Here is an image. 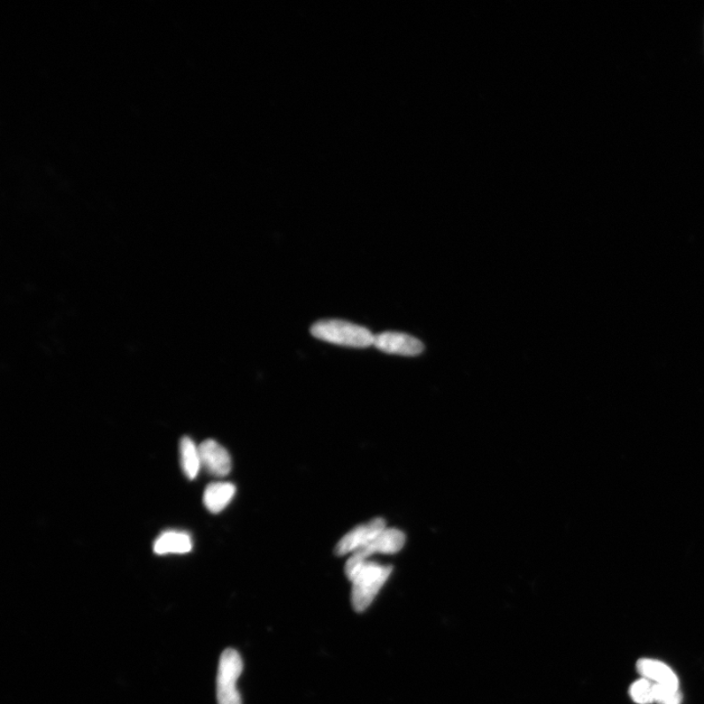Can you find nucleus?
<instances>
[{"label": "nucleus", "mask_w": 704, "mask_h": 704, "mask_svg": "<svg viewBox=\"0 0 704 704\" xmlns=\"http://www.w3.org/2000/svg\"><path fill=\"white\" fill-rule=\"evenodd\" d=\"M392 572L391 566L365 562L347 573L348 578L352 582V606L357 613H363L373 603Z\"/></svg>", "instance_id": "obj_1"}, {"label": "nucleus", "mask_w": 704, "mask_h": 704, "mask_svg": "<svg viewBox=\"0 0 704 704\" xmlns=\"http://www.w3.org/2000/svg\"><path fill=\"white\" fill-rule=\"evenodd\" d=\"M310 332L314 338L341 347L365 348L374 344L375 336L371 332L344 320L318 321L313 324Z\"/></svg>", "instance_id": "obj_2"}, {"label": "nucleus", "mask_w": 704, "mask_h": 704, "mask_svg": "<svg viewBox=\"0 0 704 704\" xmlns=\"http://www.w3.org/2000/svg\"><path fill=\"white\" fill-rule=\"evenodd\" d=\"M243 670V662L233 648L222 653L217 680L218 704H242L237 689V681Z\"/></svg>", "instance_id": "obj_3"}, {"label": "nucleus", "mask_w": 704, "mask_h": 704, "mask_svg": "<svg viewBox=\"0 0 704 704\" xmlns=\"http://www.w3.org/2000/svg\"><path fill=\"white\" fill-rule=\"evenodd\" d=\"M405 544V535L395 528H386L376 539L368 543L364 547L352 553L346 564V573L354 570L360 564L367 562L373 554H395L400 552Z\"/></svg>", "instance_id": "obj_4"}, {"label": "nucleus", "mask_w": 704, "mask_h": 704, "mask_svg": "<svg viewBox=\"0 0 704 704\" xmlns=\"http://www.w3.org/2000/svg\"><path fill=\"white\" fill-rule=\"evenodd\" d=\"M373 346L388 355L417 356L422 354L424 345L421 341L396 332H385L374 337Z\"/></svg>", "instance_id": "obj_5"}, {"label": "nucleus", "mask_w": 704, "mask_h": 704, "mask_svg": "<svg viewBox=\"0 0 704 704\" xmlns=\"http://www.w3.org/2000/svg\"><path fill=\"white\" fill-rule=\"evenodd\" d=\"M386 528V522L381 517L374 518L371 522L358 525L355 530L342 537L336 546V555H345L355 553L371 542Z\"/></svg>", "instance_id": "obj_6"}, {"label": "nucleus", "mask_w": 704, "mask_h": 704, "mask_svg": "<svg viewBox=\"0 0 704 704\" xmlns=\"http://www.w3.org/2000/svg\"><path fill=\"white\" fill-rule=\"evenodd\" d=\"M202 467L210 475L226 477L229 474L233 463L227 450L214 440H207L199 447Z\"/></svg>", "instance_id": "obj_7"}, {"label": "nucleus", "mask_w": 704, "mask_h": 704, "mask_svg": "<svg viewBox=\"0 0 704 704\" xmlns=\"http://www.w3.org/2000/svg\"><path fill=\"white\" fill-rule=\"evenodd\" d=\"M637 670L642 677L654 684L679 688V680L670 666L655 660L642 659L637 662Z\"/></svg>", "instance_id": "obj_8"}, {"label": "nucleus", "mask_w": 704, "mask_h": 704, "mask_svg": "<svg viewBox=\"0 0 704 704\" xmlns=\"http://www.w3.org/2000/svg\"><path fill=\"white\" fill-rule=\"evenodd\" d=\"M236 487L230 483H212L203 494V504L210 513L218 514L233 501Z\"/></svg>", "instance_id": "obj_9"}, {"label": "nucleus", "mask_w": 704, "mask_h": 704, "mask_svg": "<svg viewBox=\"0 0 704 704\" xmlns=\"http://www.w3.org/2000/svg\"><path fill=\"white\" fill-rule=\"evenodd\" d=\"M193 544L189 534L180 532H165L154 543L157 555L187 554L192 550Z\"/></svg>", "instance_id": "obj_10"}, {"label": "nucleus", "mask_w": 704, "mask_h": 704, "mask_svg": "<svg viewBox=\"0 0 704 704\" xmlns=\"http://www.w3.org/2000/svg\"><path fill=\"white\" fill-rule=\"evenodd\" d=\"M180 450L184 475L189 479L196 478L202 467L199 447L190 438L184 437Z\"/></svg>", "instance_id": "obj_11"}, {"label": "nucleus", "mask_w": 704, "mask_h": 704, "mask_svg": "<svg viewBox=\"0 0 704 704\" xmlns=\"http://www.w3.org/2000/svg\"><path fill=\"white\" fill-rule=\"evenodd\" d=\"M654 683L645 678L635 682L630 688V696L639 704H650L654 699Z\"/></svg>", "instance_id": "obj_12"}, {"label": "nucleus", "mask_w": 704, "mask_h": 704, "mask_svg": "<svg viewBox=\"0 0 704 704\" xmlns=\"http://www.w3.org/2000/svg\"><path fill=\"white\" fill-rule=\"evenodd\" d=\"M654 699L659 704H681L682 694L679 692V688L654 684Z\"/></svg>", "instance_id": "obj_13"}]
</instances>
